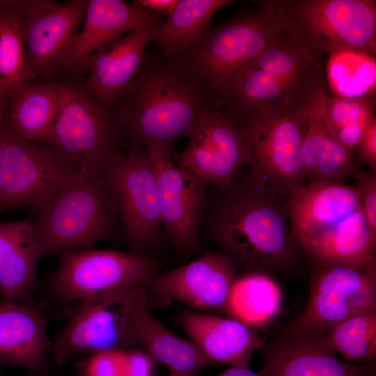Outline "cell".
Wrapping results in <instances>:
<instances>
[{
    "mask_svg": "<svg viewBox=\"0 0 376 376\" xmlns=\"http://www.w3.org/2000/svg\"><path fill=\"white\" fill-rule=\"evenodd\" d=\"M201 233L247 272L290 271L304 254L291 233L289 197L248 168L209 189Z\"/></svg>",
    "mask_w": 376,
    "mask_h": 376,
    "instance_id": "obj_1",
    "label": "cell"
},
{
    "mask_svg": "<svg viewBox=\"0 0 376 376\" xmlns=\"http://www.w3.org/2000/svg\"><path fill=\"white\" fill-rule=\"evenodd\" d=\"M111 107L123 128L129 151L143 148L170 159L175 141L192 138L203 114L217 109L202 84L180 75L166 60L146 54L136 78Z\"/></svg>",
    "mask_w": 376,
    "mask_h": 376,
    "instance_id": "obj_2",
    "label": "cell"
},
{
    "mask_svg": "<svg viewBox=\"0 0 376 376\" xmlns=\"http://www.w3.org/2000/svg\"><path fill=\"white\" fill-rule=\"evenodd\" d=\"M258 8L208 26L169 65L202 84L220 110L236 76L286 29L270 10Z\"/></svg>",
    "mask_w": 376,
    "mask_h": 376,
    "instance_id": "obj_3",
    "label": "cell"
},
{
    "mask_svg": "<svg viewBox=\"0 0 376 376\" xmlns=\"http://www.w3.org/2000/svg\"><path fill=\"white\" fill-rule=\"evenodd\" d=\"M40 258L123 237L116 205L101 175L85 169L32 221Z\"/></svg>",
    "mask_w": 376,
    "mask_h": 376,
    "instance_id": "obj_4",
    "label": "cell"
},
{
    "mask_svg": "<svg viewBox=\"0 0 376 376\" xmlns=\"http://www.w3.org/2000/svg\"><path fill=\"white\" fill-rule=\"evenodd\" d=\"M57 113L42 143L102 174L129 152L123 128L111 107L100 103L84 84L56 82Z\"/></svg>",
    "mask_w": 376,
    "mask_h": 376,
    "instance_id": "obj_5",
    "label": "cell"
},
{
    "mask_svg": "<svg viewBox=\"0 0 376 376\" xmlns=\"http://www.w3.org/2000/svg\"><path fill=\"white\" fill-rule=\"evenodd\" d=\"M257 2L274 13L287 31L324 56L354 49L375 57V1L266 0Z\"/></svg>",
    "mask_w": 376,
    "mask_h": 376,
    "instance_id": "obj_6",
    "label": "cell"
},
{
    "mask_svg": "<svg viewBox=\"0 0 376 376\" xmlns=\"http://www.w3.org/2000/svg\"><path fill=\"white\" fill-rule=\"evenodd\" d=\"M2 123L4 145L0 169V213L27 207L38 214L86 169L52 146L21 139Z\"/></svg>",
    "mask_w": 376,
    "mask_h": 376,
    "instance_id": "obj_7",
    "label": "cell"
},
{
    "mask_svg": "<svg viewBox=\"0 0 376 376\" xmlns=\"http://www.w3.org/2000/svg\"><path fill=\"white\" fill-rule=\"evenodd\" d=\"M149 283L81 304L53 343L54 361L61 365L81 354L134 348L136 326L143 307L148 302Z\"/></svg>",
    "mask_w": 376,
    "mask_h": 376,
    "instance_id": "obj_8",
    "label": "cell"
},
{
    "mask_svg": "<svg viewBox=\"0 0 376 376\" xmlns=\"http://www.w3.org/2000/svg\"><path fill=\"white\" fill-rule=\"evenodd\" d=\"M101 177L116 205L130 251L151 256L166 241L152 155L143 148L130 150Z\"/></svg>",
    "mask_w": 376,
    "mask_h": 376,
    "instance_id": "obj_9",
    "label": "cell"
},
{
    "mask_svg": "<svg viewBox=\"0 0 376 376\" xmlns=\"http://www.w3.org/2000/svg\"><path fill=\"white\" fill-rule=\"evenodd\" d=\"M59 254L52 285L55 295L68 301L104 299L150 283L159 273L157 259L131 251L84 248Z\"/></svg>",
    "mask_w": 376,
    "mask_h": 376,
    "instance_id": "obj_10",
    "label": "cell"
},
{
    "mask_svg": "<svg viewBox=\"0 0 376 376\" xmlns=\"http://www.w3.org/2000/svg\"><path fill=\"white\" fill-rule=\"evenodd\" d=\"M309 279L305 308L280 331L324 334L356 314L376 309V258L357 266L310 262Z\"/></svg>",
    "mask_w": 376,
    "mask_h": 376,
    "instance_id": "obj_11",
    "label": "cell"
},
{
    "mask_svg": "<svg viewBox=\"0 0 376 376\" xmlns=\"http://www.w3.org/2000/svg\"><path fill=\"white\" fill-rule=\"evenodd\" d=\"M308 107L233 123L249 148L253 164L248 169L287 197L308 183L302 143Z\"/></svg>",
    "mask_w": 376,
    "mask_h": 376,
    "instance_id": "obj_12",
    "label": "cell"
},
{
    "mask_svg": "<svg viewBox=\"0 0 376 376\" xmlns=\"http://www.w3.org/2000/svg\"><path fill=\"white\" fill-rule=\"evenodd\" d=\"M228 256L210 251L180 267L159 272L148 287L150 306L175 300L192 309L226 316L229 297L239 276Z\"/></svg>",
    "mask_w": 376,
    "mask_h": 376,
    "instance_id": "obj_13",
    "label": "cell"
},
{
    "mask_svg": "<svg viewBox=\"0 0 376 376\" xmlns=\"http://www.w3.org/2000/svg\"><path fill=\"white\" fill-rule=\"evenodd\" d=\"M151 155L166 240L178 253L197 252L210 185L171 159Z\"/></svg>",
    "mask_w": 376,
    "mask_h": 376,
    "instance_id": "obj_14",
    "label": "cell"
},
{
    "mask_svg": "<svg viewBox=\"0 0 376 376\" xmlns=\"http://www.w3.org/2000/svg\"><path fill=\"white\" fill-rule=\"evenodd\" d=\"M259 351L263 376H376L375 363L340 359L321 333L279 330Z\"/></svg>",
    "mask_w": 376,
    "mask_h": 376,
    "instance_id": "obj_15",
    "label": "cell"
},
{
    "mask_svg": "<svg viewBox=\"0 0 376 376\" xmlns=\"http://www.w3.org/2000/svg\"><path fill=\"white\" fill-rule=\"evenodd\" d=\"M164 21L160 15L123 0H88L83 26L58 57L56 68L84 74L88 57L106 45Z\"/></svg>",
    "mask_w": 376,
    "mask_h": 376,
    "instance_id": "obj_16",
    "label": "cell"
},
{
    "mask_svg": "<svg viewBox=\"0 0 376 376\" xmlns=\"http://www.w3.org/2000/svg\"><path fill=\"white\" fill-rule=\"evenodd\" d=\"M325 56L285 30L249 65L274 78L297 102L308 107L327 91Z\"/></svg>",
    "mask_w": 376,
    "mask_h": 376,
    "instance_id": "obj_17",
    "label": "cell"
},
{
    "mask_svg": "<svg viewBox=\"0 0 376 376\" xmlns=\"http://www.w3.org/2000/svg\"><path fill=\"white\" fill-rule=\"evenodd\" d=\"M88 0L52 1L19 18L28 65L33 77H47L56 69V62L79 31Z\"/></svg>",
    "mask_w": 376,
    "mask_h": 376,
    "instance_id": "obj_18",
    "label": "cell"
},
{
    "mask_svg": "<svg viewBox=\"0 0 376 376\" xmlns=\"http://www.w3.org/2000/svg\"><path fill=\"white\" fill-rule=\"evenodd\" d=\"M155 26L132 31L88 57L84 66L88 74L84 84L100 103L112 107L130 87L141 67Z\"/></svg>",
    "mask_w": 376,
    "mask_h": 376,
    "instance_id": "obj_19",
    "label": "cell"
},
{
    "mask_svg": "<svg viewBox=\"0 0 376 376\" xmlns=\"http://www.w3.org/2000/svg\"><path fill=\"white\" fill-rule=\"evenodd\" d=\"M178 322L210 363L248 368L265 339L257 331L229 317L185 310Z\"/></svg>",
    "mask_w": 376,
    "mask_h": 376,
    "instance_id": "obj_20",
    "label": "cell"
},
{
    "mask_svg": "<svg viewBox=\"0 0 376 376\" xmlns=\"http://www.w3.org/2000/svg\"><path fill=\"white\" fill-rule=\"evenodd\" d=\"M361 208L354 185L343 182L315 181L289 197L290 225L299 246Z\"/></svg>",
    "mask_w": 376,
    "mask_h": 376,
    "instance_id": "obj_21",
    "label": "cell"
},
{
    "mask_svg": "<svg viewBox=\"0 0 376 376\" xmlns=\"http://www.w3.org/2000/svg\"><path fill=\"white\" fill-rule=\"evenodd\" d=\"M47 319L31 306L6 300L0 303V365L44 374L46 353L53 345L46 334Z\"/></svg>",
    "mask_w": 376,
    "mask_h": 376,
    "instance_id": "obj_22",
    "label": "cell"
},
{
    "mask_svg": "<svg viewBox=\"0 0 376 376\" xmlns=\"http://www.w3.org/2000/svg\"><path fill=\"white\" fill-rule=\"evenodd\" d=\"M311 263L357 266L376 258V233L362 207L299 246Z\"/></svg>",
    "mask_w": 376,
    "mask_h": 376,
    "instance_id": "obj_23",
    "label": "cell"
},
{
    "mask_svg": "<svg viewBox=\"0 0 376 376\" xmlns=\"http://www.w3.org/2000/svg\"><path fill=\"white\" fill-rule=\"evenodd\" d=\"M39 259L31 220L0 223V292L6 300L22 302L35 289Z\"/></svg>",
    "mask_w": 376,
    "mask_h": 376,
    "instance_id": "obj_24",
    "label": "cell"
},
{
    "mask_svg": "<svg viewBox=\"0 0 376 376\" xmlns=\"http://www.w3.org/2000/svg\"><path fill=\"white\" fill-rule=\"evenodd\" d=\"M58 107L56 82H29L10 96L3 123L21 139L43 143L51 131Z\"/></svg>",
    "mask_w": 376,
    "mask_h": 376,
    "instance_id": "obj_25",
    "label": "cell"
},
{
    "mask_svg": "<svg viewBox=\"0 0 376 376\" xmlns=\"http://www.w3.org/2000/svg\"><path fill=\"white\" fill-rule=\"evenodd\" d=\"M135 344L169 371L195 374L211 364L193 342L179 337L162 323L152 314L148 302L138 318Z\"/></svg>",
    "mask_w": 376,
    "mask_h": 376,
    "instance_id": "obj_26",
    "label": "cell"
},
{
    "mask_svg": "<svg viewBox=\"0 0 376 376\" xmlns=\"http://www.w3.org/2000/svg\"><path fill=\"white\" fill-rule=\"evenodd\" d=\"M279 284L260 272L239 275L231 291L226 316L257 331L268 327L278 316L282 306Z\"/></svg>",
    "mask_w": 376,
    "mask_h": 376,
    "instance_id": "obj_27",
    "label": "cell"
},
{
    "mask_svg": "<svg viewBox=\"0 0 376 376\" xmlns=\"http://www.w3.org/2000/svg\"><path fill=\"white\" fill-rule=\"evenodd\" d=\"M230 0H180L166 20L152 29L150 41L171 60L191 42L210 23L215 12Z\"/></svg>",
    "mask_w": 376,
    "mask_h": 376,
    "instance_id": "obj_28",
    "label": "cell"
},
{
    "mask_svg": "<svg viewBox=\"0 0 376 376\" xmlns=\"http://www.w3.org/2000/svg\"><path fill=\"white\" fill-rule=\"evenodd\" d=\"M326 80L334 96L347 98L375 97V57L350 49L334 53L327 58Z\"/></svg>",
    "mask_w": 376,
    "mask_h": 376,
    "instance_id": "obj_29",
    "label": "cell"
},
{
    "mask_svg": "<svg viewBox=\"0 0 376 376\" xmlns=\"http://www.w3.org/2000/svg\"><path fill=\"white\" fill-rule=\"evenodd\" d=\"M327 345L344 360L375 363L376 309L356 314L323 334Z\"/></svg>",
    "mask_w": 376,
    "mask_h": 376,
    "instance_id": "obj_30",
    "label": "cell"
},
{
    "mask_svg": "<svg viewBox=\"0 0 376 376\" xmlns=\"http://www.w3.org/2000/svg\"><path fill=\"white\" fill-rule=\"evenodd\" d=\"M175 157L176 165L190 171L210 186L229 184L241 171L199 127L185 150Z\"/></svg>",
    "mask_w": 376,
    "mask_h": 376,
    "instance_id": "obj_31",
    "label": "cell"
},
{
    "mask_svg": "<svg viewBox=\"0 0 376 376\" xmlns=\"http://www.w3.org/2000/svg\"><path fill=\"white\" fill-rule=\"evenodd\" d=\"M18 15L0 12V91L10 96L31 82L26 50Z\"/></svg>",
    "mask_w": 376,
    "mask_h": 376,
    "instance_id": "obj_32",
    "label": "cell"
},
{
    "mask_svg": "<svg viewBox=\"0 0 376 376\" xmlns=\"http://www.w3.org/2000/svg\"><path fill=\"white\" fill-rule=\"evenodd\" d=\"M363 165L354 152L347 150L329 134L311 182H343L354 176L363 169Z\"/></svg>",
    "mask_w": 376,
    "mask_h": 376,
    "instance_id": "obj_33",
    "label": "cell"
},
{
    "mask_svg": "<svg viewBox=\"0 0 376 376\" xmlns=\"http://www.w3.org/2000/svg\"><path fill=\"white\" fill-rule=\"evenodd\" d=\"M320 107L323 122L332 136L339 129L357 120L369 108L375 107V97L347 98L327 92L322 97Z\"/></svg>",
    "mask_w": 376,
    "mask_h": 376,
    "instance_id": "obj_34",
    "label": "cell"
},
{
    "mask_svg": "<svg viewBox=\"0 0 376 376\" xmlns=\"http://www.w3.org/2000/svg\"><path fill=\"white\" fill-rule=\"evenodd\" d=\"M354 177L362 210L372 230L376 233V173L361 169Z\"/></svg>",
    "mask_w": 376,
    "mask_h": 376,
    "instance_id": "obj_35",
    "label": "cell"
},
{
    "mask_svg": "<svg viewBox=\"0 0 376 376\" xmlns=\"http://www.w3.org/2000/svg\"><path fill=\"white\" fill-rule=\"evenodd\" d=\"M122 352H102L84 363L79 376H123Z\"/></svg>",
    "mask_w": 376,
    "mask_h": 376,
    "instance_id": "obj_36",
    "label": "cell"
},
{
    "mask_svg": "<svg viewBox=\"0 0 376 376\" xmlns=\"http://www.w3.org/2000/svg\"><path fill=\"white\" fill-rule=\"evenodd\" d=\"M374 111L375 107L369 108L357 120L339 129L332 137L347 150L355 153L361 137L375 116Z\"/></svg>",
    "mask_w": 376,
    "mask_h": 376,
    "instance_id": "obj_37",
    "label": "cell"
},
{
    "mask_svg": "<svg viewBox=\"0 0 376 376\" xmlns=\"http://www.w3.org/2000/svg\"><path fill=\"white\" fill-rule=\"evenodd\" d=\"M123 376H153L155 361L142 349L122 353Z\"/></svg>",
    "mask_w": 376,
    "mask_h": 376,
    "instance_id": "obj_38",
    "label": "cell"
},
{
    "mask_svg": "<svg viewBox=\"0 0 376 376\" xmlns=\"http://www.w3.org/2000/svg\"><path fill=\"white\" fill-rule=\"evenodd\" d=\"M357 159L376 173V118L372 119L355 150Z\"/></svg>",
    "mask_w": 376,
    "mask_h": 376,
    "instance_id": "obj_39",
    "label": "cell"
},
{
    "mask_svg": "<svg viewBox=\"0 0 376 376\" xmlns=\"http://www.w3.org/2000/svg\"><path fill=\"white\" fill-rule=\"evenodd\" d=\"M180 0H134L133 5L150 10L159 15H170Z\"/></svg>",
    "mask_w": 376,
    "mask_h": 376,
    "instance_id": "obj_40",
    "label": "cell"
},
{
    "mask_svg": "<svg viewBox=\"0 0 376 376\" xmlns=\"http://www.w3.org/2000/svg\"><path fill=\"white\" fill-rule=\"evenodd\" d=\"M216 376H263L260 371H254L248 368L230 367Z\"/></svg>",
    "mask_w": 376,
    "mask_h": 376,
    "instance_id": "obj_41",
    "label": "cell"
},
{
    "mask_svg": "<svg viewBox=\"0 0 376 376\" xmlns=\"http://www.w3.org/2000/svg\"><path fill=\"white\" fill-rule=\"evenodd\" d=\"M10 96L0 91V123L3 120Z\"/></svg>",
    "mask_w": 376,
    "mask_h": 376,
    "instance_id": "obj_42",
    "label": "cell"
},
{
    "mask_svg": "<svg viewBox=\"0 0 376 376\" xmlns=\"http://www.w3.org/2000/svg\"><path fill=\"white\" fill-rule=\"evenodd\" d=\"M3 145H4L3 126L1 122L0 123V169H1V159H2V156H3Z\"/></svg>",
    "mask_w": 376,
    "mask_h": 376,
    "instance_id": "obj_43",
    "label": "cell"
},
{
    "mask_svg": "<svg viewBox=\"0 0 376 376\" xmlns=\"http://www.w3.org/2000/svg\"><path fill=\"white\" fill-rule=\"evenodd\" d=\"M169 376H194V374L189 373L169 371Z\"/></svg>",
    "mask_w": 376,
    "mask_h": 376,
    "instance_id": "obj_44",
    "label": "cell"
},
{
    "mask_svg": "<svg viewBox=\"0 0 376 376\" xmlns=\"http://www.w3.org/2000/svg\"><path fill=\"white\" fill-rule=\"evenodd\" d=\"M1 376V375H0Z\"/></svg>",
    "mask_w": 376,
    "mask_h": 376,
    "instance_id": "obj_45",
    "label": "cell"
}]
</instances>
